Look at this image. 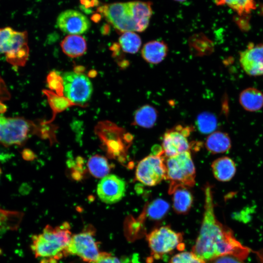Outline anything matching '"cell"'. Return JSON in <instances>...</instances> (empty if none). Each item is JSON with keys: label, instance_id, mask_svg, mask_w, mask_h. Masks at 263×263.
I'll return each mask as SVG.
<instances>
[{"label": "cell", "instance_id": "6da1fadb", "mask_svg": "<svg viewBox=\"0 0 263 263\" xmlns=\"http://www.w3.org/2000/svg\"><path fill=\"white\" fill-rule=\"evenodd\" d=\"M204 211L199 234L192 252L206 262L222 256L230 255L242 260L250 250L235 237L232 230L222 224L214 213L212 186L205 185Z\"/></svg>", "mask_w": 263, "mask_h": 263}, {"label": "cell", "instance_id": "7a4b0ae2", "mask_svg": "<svg viewBox=\"0 0 263 263\" xmlns=\"http://www.w3.org/2000/svg\"><path fill=\"white\" fill-rule=\"evenodd\" d=\"M119 32H142L148 27L152 14L150 2H115L97 8Z\"/></svg>", "mask_w": 263, "mask_h": 263}, {"label": "cell", "instance_id": "3957f363", "mask_svg": "<svg viewBox=\"0 0 263 263\" xmlns=\"http://www.w3.org/2000/svg\"><path fill=\"white\" fill-rule=\"evenodd\" d=\"M56 127L45 121L36 123L22 117H6L0 113V144L5 147L21 146L32 135L52 142Z\"/></svg>", "mask_w": 263, "mask_h": 263}, {"label": "cell", "instance_id": "277c9868", "mask_svg": "<svg viewBox=\"0 0 263 263\" xmlns=\"http://www.w3.org/2000/svg\"><path fill=\"white\" fill-rule=\"evenodd\" d=\"M72 234L68 223L56 227L47 225L42 232L32 238L31 248L40 263H56L66 256Z\"/></svg>", "mask_w": 263, "mask_h": 263}, {"label": "cell", "instance_id": "5b68a950", "mask_svg": "<svg viewBox=\"0 0 263 263\" xmlns=\"http://www.w3.org/2000/svg\"><path fill=\"white\" fill-rule=\"evenodd\" d=\"M146 239L151 259L159 260L175 249H185L183 233L174 231L169 225L153 229L146 235Z\"/></svg>", "mask_w": 263, "mask_h": 263}, {"label": "cell", "instance_id": "8992f818", "mask_svg": "<svg viewBox=\"0 0 263 263\" xmlns=\"http://www.w3.org/2000/svg\"><path fill=\"white\" fill-rule=\"evenodd\" d=\"M166 179L170 181L169 190L177 186L193 187L196 171L189 151L167 157L165 160Z\"/></svg>", "mask_w": 263, "mask_h": 263}, {"label": "cell", "instance_id": "52a82bcc", "mask_svg": "<svg viewBox=\"0 0 263 263\" xmlns=\"http://www.w3.org/2000/svg\"><path fill=\"white\" fill-rule=\"evenodd\" d=\"M94 228L91 226L72 235L66 250V256L76 255L84 262L94 263L101 252L94 237Z\"/></svg>", "mask_w": 263, "mask_h": 263}, {"label": "cell", "instance_id": "ba28073f", "mask_svg": "<svg viewBox=\"0 0 263 263\" xmlns=\"http://www.w3.org/2000/svg\"><path fill=\"white\" fill-rule=\"evenodd\" d=\"M162 150L150 154L142 159L137 164L135 179L147 186L157 185L166 179V168Z\"/></svg>", "mask_w": 263, "mask_h": 263}, {"label": "cell", "instance_id": "9c48e42d", "mask_svg": "<svg viewBox=\"0 0 263 263\" xmlns=\"http://www.w3.org/2000/svg\"><path fill=\"white\" fill-rule=\"evenodd\" d=\"M64 94L74 103L82 107L90 99L93 86L91 82L85 75L73 72L63 74Z\"/></svg>", "mask_w": 263, "mask_h": 263}, {"label": "cell", "instance_id": "30bf717a", "mask_svg": "<svg viewBox=\"0 0 263 263\" xmlns=\"http://www.w3.org/2000/svg\"><path fill=\"white\" fill-rule=\"evenodd\" d=\"M1 54H4L6 60L14 66H24L29 54L27 32L14 31L11 36L1 46Z\"/></svg>", "mask_w": 263, "mask_h": 263}, {"label": "cell", "instance_id": "8fae6325", "mask_svg": "<svg viewBox=\"0 0 263 263\" xmlns=\"http://www.w3.org/2000/svg\"><path fill=\"white\" fill-rule=\"evenodd\" d=\"M94 131L108 156L112 158L119 156L123 148L120 139L124 133L123 129L110 121L105 120L99 122Z\"/></svg>", "mask_w": 263, "mask_h": 263}, {"label": "cell", "instance_id": "7c38bea8", "mask_svg": "<svg viewBox=\"0 0 263 263\" xmlns=\"http://www.w3.org/2000/svg\"><path fill=\"white\" fill-rule=\"evenodd\" d=\"M192 130L190 127L178 125L165 132L161 149L165 158L189 151L190 146L187 137Z\"/></svg>", "mask_w": 263, "mask_h": 263}, {"label": "cell", "instance_id": "4fadbf2b", "mask_svg": "<svg viewBox=\"0 0 263 263\" xmlns=\"http://www.w3.org/2000/svg\"><path fill=\"white\" fill-rule=\"evenodd\" d=\"M125 192V182L114 174H108L102 178L97 187L99 198L107 204H113L120 201Z\"/></svg>", "mask_w": 263, "mask_h": 263}, {"label": "cell", "instance_id": "5bb4252c", "mask_svg": "<svg viewBox=\"0 0 263 263\" xmlns=\"http://www.w3.org/2000/svg\"><path fill=\"white\" fill-rule=\"evenodd\" d=\"M56 25L64 33L79 35L87 32L91 24L87 18L79 11L67 10L57 17Z\"/></svg>", "mask_w": 263, "mask_h": 263}, {"label": "cell", "instance_id": "9a60e30c", "mask_svg": "<svg viewBox=\"0 0 263 263\" xmlns=\"http://www.w3.org/2000/svg\"><path fill=\"white\" fill-rule=\"evenodd\" d=\"M240 62L244 72L251 76L263 75V46L257 45L242 52Z\"/></svg>", "mask_w": 263, "mask_h": 263}, {"label": "cell", "instance_id": "2e32d148", "mask_svg": "<svg viewBox=\"0 0 263 263\" xmlns=\"http://www.w3.org/2000/svg\"><path fill=\"white\" fill-rule=\"evenodd\" d=\"M189 187L177 186L169 192L172 194V206L174 211L179 214H186L190 210L193 202V197Z\"/></svg>", "mask_w": 263, "mask_h": 263}, {"label": "cell", "instance_id": "e0dca14e", "mask_svg": "<svg viewBox=\"0 0 263 263\" xmlns=\"http://www.w3.org/2000/svg\"><path fill=\"white\" fill-rule=\"evenodd\" d=\"M211 169L215 179L223 182L230 181L236 172L235 162L228 156L215 159L212 163Z\"/></svg>", "mask_w": 263, "mask_h": 263}, {"label": "cell", "instance_id": "ac0fdd59", "mask_svg": "<svg viewBox=\"0 0 263 263\" xmlns=\"http://www.w3.org/2000/svg\"><path fill=\"white\" fill-rule=\"evenodd\" d=\"M168 53L167 45L162 41L152 40L145 43L141 50L143 58L147 62L156 64L162 62Z\"/></svg>", "mask_w": 263, "mask_h": 263}, {"label": "cell", "instance_id": "d6986e66", "mask_svg": "<svg viewBox=\"0 0 263 263\" xmlns=\"http://www.w3.org/2000/svg\"><path fill=\"white\" fill-rule=\"evenodd\" d=\"M205 146L207 150L212 154L225 153L231 149V141L227 133L216 131L207 136Z\"/></svg>", "mask_w": 263, "mask_h": 263}, {"label": "cell", "instance_id": "ffe728a7", "mask_svg": "<svg viewBox=\"0 0 263 263\" xmlns=\"http://www.w3.org/2000/svg\"><path fill=\"white\" fill-rule=\"evenodd\" d=\"M60 46L63 53L70 57L82 56L87 50L86 40L78 35H70L61 41Z\"/></svg>", "mask_w": 263, "mask_h": 263}, {"label": "cell", "instance_id": "44dd1931", "mask_svg": "<svg viewBox=\"0 0 263 263\" xmlns=\"http://www.w3.org/2000/svg\"><path fill=\"white\" fill-rule=\"evenodd\" d=\"M42 93L46 96L53 112L52 117L49 120L46 121V123H51L57 113L65 111L69 107L74 106L81 107L74 103L67 97L59 95L52 91L44 89L42 90Z\"/></svg>", "mask_w": 263, "mask_h": 263}, {"label": "cell", "instance_id": "7402d4cb", "mask_svg": "<svg viewBox=\"0 0 263 263\" xmlns=\"http://www.w3.org/2000/svg\"><path fill=\"white\" fill-rule=\"evenodd\" d=\"M239 101L245 110L258 111L263 107V94L254 88H246L241 93Z\"/></svg>", "mask_w": 263, "mask_h": 263}, {"label": "cell", "instance_id": "603a6c76", "mask_svg": "<svg viewBox=\"0 0 263 263\" xmlns=\"http://www.w3.org/2000/svg\"><path fill=\"white\" fill-rule=\"evenodd\" d=\"M158 112L153 106L146 104L137 109L132 124L144 128H150L156 123Z\"/></svg>", "mask_w": 263, "mask_h": 263}, {"label": "cell", "instance_id": "cb8c5ba5", "mask_svg": "<svg viewBox=\"0 0 263 263\" xmlns=\"http://www.w3.org/2000/svg\"><path fill=\"white\" fill-rule=\"evenodd\" d=\"M87 166L90 173L94 177L103 178L110 172V165L104 156L95 154L88 160Z\"/></svg>", "mask_w": 263, "mask_h": 263}, {"label": "cell", "instance_id": "d4e9b609", "mask_svg": "<svg viewBox=\"0 0 263 263\" xmlns=\"http://www.w3.org/2000/svg\"><path fill=\"white\" fill-rule=\"evenodd\" d=\"M169 208V204L165 200L158 198L148 204L142 213L151 220H159L168 213Z\"/></svg>", "mask_w": 263, "mask_h": 263}, {"label": "cell", "instance_id": "484cf974", "mask_svg": "<svg viewBox=\"0 0 263 263\" xmlns=\"http://www.w3.org/2000/svg\"><path fill=\"white\" fill-rule=\"evenodd\" d=\"M118 42L123 51L129 54H135L138 52L142 44L140 37L134 32L122 33L119 38Z\"/></svg>", "mask_w": 263, "mask_h": 263}, {"label": "cell", "instance_id": "4316f807", "mask_svg": "<svg viewBox=\"0 0 263 263\" xmlns=\"http://www.w3.org/2000/svg\"><path fill=\"white\" fill-rule=\"evenodd\" d=\"M196 124L201 133L210 134L217 128V118L212 113L208 112H202L197 116Z\"/></svg>", "mask_w": 263, "mask_h": 263}, {"label": "cell", "instance_id": "83f0119b", "mask_svg": "<svg viewBox=\"0 0 263 263\" xmlns=\"http://www.w3.org/2000/svg\"><path fill=\"white\" fill-rule=\"evenodd\" d=\"M217 5H226L240 15L249 14L256 8L254 0H215Z\"/></svg>", "mask_w": 263, "mask_h": 263}, {"label": "cell", "instance_id": "f1b7e54d", "mask_svg": "<svg viewBox=\"0 0 263 263\" xmlns=\"http://www.w3.org/2000/svg\"><path fill=\"white\" fill-rule=\"evenodd\" d=\"M47 83L51 91L59 95H63L64 86L62 77L57 72L52 71L47 76Z\"/></svg>", "mask_w": 263, "mask_h": 263}, {"label": "cell", "instance_id": "f546056e", "mask_svg": "<svg viewBox=\"0 0 263 263\" xmlns=\"http://www.w3.org/2000/svg\"><path fill=\"white\" fill-rule=\"evenodd\" d=\"M169 263H206V262L192 251H184L172 256Z\"/></svg>", "mask_w": 263, "mask_h": 263}, {"label": "cell", "instance_id": "4dcf8cb0", "mask_svg": "<svg viewBox=\"0 0 263 263\" xmlns=\"http://www.w3.org/2000/svg\"><path fill=\"white\" fill-rule=\"evenodd\" d=\"M22 217V213L3 209L0 207V223L15 221L19 222Z\"/></svg>", "mask_w": 263, "mask_h": 263}, {"label": "cell", "instance_id": "1f68e13d", "mask_svg": "<svg viewBox=\"0 0 263 263\" xmlns=\"http://www.w3.org/2000/svg\"><path fill=\"white\" fill-rule=\"evenodd\" d=\"M10 98V94L6 85L0 77V113H2L6 111V105L4 102Z\"/></svg>", "mask_w": 263, "mask_h": 263}, {"label": "cell", "instance_id": "d6a6232c", "mask_svg": "<svg viewBox=\"0 0 263 263\" xmlns=\"http://www.w3.org/2000/svg\"><path fill=\"white\" fill-rule=\"evenodd\" d=\"M94 263H122L116 257L106 252H101Z\"/></svg>", "mask_w": 263, "mask_h": 263}, {"label": "cell", "instance_id": "836d02e7", "mask_svg": "<svg viewBox=\"0 0 263 263\" xmlns=\"http://www.w3.org/2000/svg\"><path fill=\"white\" fill-rule=\"evenodd\" d=\"M209 263H245L243 260L234 256L226 255L217 257L209 262Z\"/></svg>", "mask_w": 263, "mask_h": 263}, {"label": "cell", "instance_id": "e575fe53", "mask_svg": "<svg viewBox=\"0 0 263 263\" xmlns=\"http://www.w3.org/2000/svg\"><path fill=\"white\" fill-rule=\"evenodd\" d=\"M14 30L10 27L0 29V47L2 44L9 38Z\"/></svg>", "mask_w": 263, "mask_h": 263}, {"label": "cell", "instance_id": "d590c367", "mask_svg": "<svg viewBox=\"0 0 263 263\" xmlns=\"http://www.w3.org/2000/svg\"><path fill=\"white\" fill-rule=\"evenodd\" d=\"M22 156L24 159L27 161L33 160L35 157L33 152L29 149H24L22 151Z\"/></svg>", "mask_w": 263, "mask_h": 263}, {"label": "cell", "instance_id": "8d00e7d4", "mask_svg": "<svg viewBox=\"0 0 263 263\" xmlns=\"http://www.w3.org/2000/svg\"><path fill=\"white\" fill-rule=\"evenodd\" d=\"M81 3L84 6L85 8L93 7L92 1L90 0H80Z\"/></svg>", "mask_w": 263, "mask_h": 263}, {"label": "cell", "instance_id": "74e56055", "mask_svg": "<svg viewBox=\"0 0 263 263\" xmlns=\"http://www.w3.org/2000/svg\"><path fill=\"white\" fill-rule=\"evenodd\" d=\"M110 29V26L107 24H105L104 26H102L101 28L102 33L103 34H107L109 33Z\"/></svg>", "mask_w": 263, "mask_h": 263}, {"label": "cell", "instance_id": "f35d334b", "mask_svg": "<svg viewBox=\"0 0 263 263\" xmlns=\"http://www.w3.org/2000/svg\"><path fill=\"white\" fill-rule=\"evenodd\" d=\"M101 16L99 14H94L92 17V19L94 22H98L101 19Z\"/></svg>", "mask_w": 263, "mask_h": 263}, {"label": "cell", "instance_id": "ab89813d", "mask_svg": "<svg viewBox=\"0 0 263 263\" xmlns=\"http://www.w3.org/2000/svg\"><path fill=\"white\" fill-rule=\"evenodd\" d=\"M93 7L98 5L99 1L98 0H91Z\"/></svg>", "mask_w": 263, "mask_h": 263}, {"label": "cell", "instance_id": "60d3db41", "mask_svg": "<svg viewBox=\"0 0 263 263\" xmlns=\"http://www.w3.org/2000/svg\"><path fill=\"white\" fill-rule=\"evenodd\" d=\"M176 1H178V2H183V1H185L186 0H174Z\"/></svg>", "mask_w": 263, "mask_h": 263}]
</instances>
